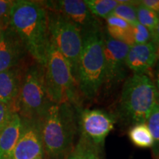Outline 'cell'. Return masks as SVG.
<instances>
[{
  "mask_svg": "<svg viewBox=\"0 0 159 159\" xmlns=\"http://www.w3.org/2000/svg\"><path fill=\"white\" fill-rule=\"evenodd\" d=\"M44 69L47 96L52 103H70L80 109V93L68 61L50 41Z\"/></svg>",
  "mask_w": 159,
  "mask_h": 159,
  "instance_id": "5",
  "label": "cell"
},
{
  "mask_svg": "<svg viewBox=\"0 0 159 159\" xmlns=\"http://www.w3.org/2000/svg\"><path fill=\"white\" fill-rule=\"evenodd\" d=\"M10 27L35 62L44 66L50 39L47 9L42 2L14 1Z\"/></svg>",
  "mask_w": 159,
  "mask_h": 159,
  "instance_id": "1",
  "label": "cell"
},
{
  "mask_svg": "<svg viewBox=\"0 0 159 159\" xmlns=\"http://www.w3.org/2000/svg\"><path fill=\"white\" fill-rule=\"evenodd\" d=\"M151 78L153 80L155 85H156L159 92V59L157 60L156 64H155L153 69H152V77Z\"/></svg>",
  "mask_w": 159,
  "mask_h": 159,
  "instance_id": "27",
  "label": "cell"
},
{
  "mask_svg": "<svg viewBox=\"0 0 159 159\" xmlns=\"http://www.w3.org/2000/svg\"><path fill=\"white\" fill-rule=\"evenodd\" d=\"M139 2L159 15V0H142Z\"/></svg>",
  "mask_w": 159,
  "mask_h": 159,
  "instance_id": "26",
  "label": "cell"
},
{
  "mask_svg": "<svg viewBox=\"0 0 159 159\" xmlns=\"http://www.w3.org/2000/svg\"><path fill=\"white\" fill-rule=\"evenodd\" d=\"M105 57V83L111 87L122 81L126 72V57L130 46L116 41L103 33Z\"/></svg>",
  "mask_w": 159,
  "mask_h": 159,
  "instance_id": "10",
  "label": "cell"
},
{
  "mask_svg": "<svg viewBox=\"0 0 159 159\" xmlns=\"http://www.w3.org/2000/svg\"><path fill=\"white\" fill-rule=\"evenodd\" d=\"M133 33L135 44H143L152 41V33L139 23L133 27Z\"/></svg>",
  "mask_w": 159,
  "mask_h": 159,
  "instance_id": "23",
  "label": "cell"
},
{
  "mask_svg": "<svg viewBox=\"0 0 159 159\" xmlns=\"http://www.w3.org/2000/svg\"><path fill=\"white\" fill-rule=\"evenodd\" d=\"M49 11L61 13L75 24L82 33L102 29V24L82 0H58L42 2Z\"/></svg>",
  "mask_w": 159,
  "mask_h": 159,
  "instance_id": "9",
  "label": "cell"
},
{
  "mask_svg": "<svg viewBox=\"0 0 159 159\" xmlns=\"http://www.w3.org/2000/svg\"><path fill=\"white\" fill-rule=\"evenodd\" d=\"M87 7L94 16L106 19L119 5L118 0H85Z\"/></svg>",
  "mask_w": 159,
  "mask_h": 159,
  "instance_id": "17",
  "label": "cell"
},
{
  "mask_svg": "<svg viewBox=\"0 0 159 159\" xmlns=\"http://www.w3.org/2000/svg\"><path fill=\"white\" fill-rule=\"evenodd\" d=\"M80 111L70 103H52L47 109L41 119V136L44 153L50 159H66L74 150Z\"/></svg>",
  "mask_w": 159,
  "mask_h": 159,
  "instance_id": "2",
  "label": "cell"
},
{
  "mask_svg": "<svg viewBox=\"0 0 159 159\" xmlns=\"http://www.w3.org/2000/svg\"><path fill=\"white\" fill-rule=\"evenodd\" d=\"M139 1H119V5L111 16H115L128 22L134 27L138 24L136 16V6Z\"/></svg>",
  "mask_w": 159,
  "mask_h": 159,
  "instance_id": "18",
  "label": "cell"
},
{
  "mask_svg": "<svg viewBox=\"0 0 159 159\" xmlns=\"http://www.w3.org/2000/svg\"><path fill=\"white\" fill-rule=\"evenodd\" d=\"M116 118L100 109H83L79 112L78 127L80 137L102 153L105 141L114 128Z\"/></svg>",
  "mask_w": 159,
  "mask_h": 159,
  "instance_id": "8",
  "label": "cell"
},
{
  "mask_svg": "<svg viewBox=\"0 0 159 159\" xmlns=\"http://www.w3.org/2000/svg\"><path fill=\"white\" fill-rule=\"evenodd\" d=\"M74 150L79 159H101L100 153L82 137H80Z\"/></svg>",
  "mask_w": 159,
  "mask_h": 159,
  "instance_id": "21",
  "label": "cell"
},
{
  "mask_svg": "<svg viewBox=\"0 0 159 159\" xmlns=\"http://www.w3.org/2000/svg\"><path fill=\"white\" fill-rule=\"evenodd\" d=\"M158 101L159 92L153 80L147 75L134 74L123 85L118 105L119 118L131 125L146 123Z\"/></svg>",
  "mask_w": 159,
  "mask_h": 159,
  "instance_id": "3",
  "label": "cell"
},
{
  "mask_svg": "<svg viewBox=\"0 0 159 159\" xmlns=\"http://www.w3.org/2000/svg\"><path fill=\"white\" fill-rule=\"evenodd\" d=\"M105 21H106L107 27H117V28L122 29H129L132 27V26H130L128 22H126L123 19L117 16H110L105 19Z\"/></svg>",
  "mask_w": 159,
  "mask_h": 159,
  "instance_id": "25",
  "label": "cell"
},
{
  "mask_svg": "<svg viewBox=\"0 0 159 159\" xmlns=\"http://www.w3.org/2000/svg\"><path fill=\"white\" fill-rule=\"evenodd\" d=\"M21 134L9 159H35L43 156L41 120L21 119Z\"/></svg>",
  "mask_w": 159,
  "mask_h": 159,
  "instance_id": "11",
  "label": "cell"
},
{
  "mask_svg": "<svg viewBox=\"0 0 159 159\" xmlns=\"http://www.w3.org/2000/svg\"><path fill=\"white\" fill-rule=\"evenodd\" d=\"M157 56H158V59H159V46H157Z\"/></svg>",
  "mask_w": 159,
  "mask_h": 159,
  "instance_id": "31",
  "label": "cell"
},
{
  "mask_svg": "<svg viewBox=\"0 0 159 159\" xmlns=\"http://www.w3.org/2000/svg\"><path fill=\"white\" fill-rule=\"evenodd\" d=\"M22 120L15 113L11 122L0 133V159H9L21 134Z\"/></svg>",
  "mask_w": 159,
  "mask_h": 159,
  "instance_id": "15",
  "label": "cell"
},
{
  "mask_svg": "<svg viewBox=\"0 0 159 159\" xmlns=\"http://www.w3.org/2000/svg\"><path fill=\"white\" fill-rule=\"evenodd\" d=\"M152 41L156 46H159V18L158 25L156 26V28L154 30L153 33H152Z\"/></svg>",
  "mask_w": 159,
  "mask_h": 159,
  "instance_id": "28",
  "label": "cell"
},
{
  "mask_svg": "<svg viewBox=\"0 0 159 159\" xmlns=\"http://www.w3.org/2000/svg\"><path fill=\"white\" fill-rule=\"evenodd\" d=\"M103 33L101 29L83 33L77 85L80 94L89 100L97 96L105 83Z\"/></svg>",
  "mask_w": 159,
  "mask_h": 159,
  "instance_id": "4",
  "label": "cell"
},
{
  "mask_svg": "<svg viewBox=\"0 0 159 159\" xmlns=\"http://www.w3.org/2000/svg\"><path fill=\"white\" fill-rule=\"evenodd\" d=\"M14 114L9 105L0 102V133L9 124Z\"/></svg>",
  "mask_w": 159,
  "mask_h": 159,
  "instance_id": "24",
  "label": "cell"
},
{
  "mask_svg": "<svg viewBox=\"0 0 159 159\" xmlns=\"http://www.w3.org/2000/svg\"><path fill=\"white\" fill-rule=\"evenodd\" d=\"M35 159H44V158H43V156H40V157H38V158H35Z\"/></svg>",
  "mask_w": 159,
  "mask_h": 159,
  "instance_id": "32",
  "label": "cell"
},
{
  "mask_svg": "<svg viewBox=\"0 0 159 159\" xmlns=\"http://www.w3.org/2000/svg\"><path fill=\"white\" fill-rule=\"evenodd\" d=\"M66 159H79V158H78V156H77L76 152H75V150H73L72 152L69 154V156L67 157Z\"/></svg>",
  "mask_w": 159,
  "mask_h": 159,
  "instance_id": "29",
  "label": "cell"
},
{
  "mask_svg": "<svg viewBox=\"0 0 159 159\" xmlns=\"http://www.w3.org/2000/svg\"><path fill=\"white\" fill-rule=\"evenodd\" d=\"M14 1L0 0V28L3 30L10 27L11 13Z\"/></svg>",
  "mask_w": 159,
  "mask_h": 159,
  "instance_id": "22",
  "label": "cell"
},
{
  "mask_svg": "<svg viewBox=\"0 0 159 159\" xmlns=\"http://www.w3.org/2000/svg\"><path fill=\"white\" fill-rule=\"evenodd\" d=\"M44 82V69L35 63L24 74L19 102L18 114L21 119L41 120L50 106Z\"/></svg>",
  "mask_w": 159,
  "mask_h": 159,
  "instance_id": "6",
  "label": "cell"
},
{
  "mask_svg": "<svg viewBox=\"0 0 159 159\" xmlns=\"http://www.w3.org/2000/svg\"><path fill=\"white\" fill-rule=\"evenodd\" d=\"M24 74L19 66L0 72V102L9 105L15 113H18Z\"/></svg>",
  "mask_w": 159,
  "mask_h": 159,
  "instance_id": "14",
  "label": "cell"
},
{
  "mask_svg": "<svg viewBox=\"0 0 159 159\" xmlns=\"http://www.w3.org/2000/svg\"><path fill=\"white\" fill-rule=\"evenodd\" d=\"M157 60V46L150 41L143 44L131 46L125 63L126 66L134 71V74L147 75L151 78L152 69Z\"/></svg>",
  "mask_w": 159,
  "mask_h": 159,
  "instance_id": "12",
  "label": "cell"
},
{
  "mask_svg": "<svg viewBox=\"0 0 159 159\" xmlns=\"http://www.w3.org/2000/svg\"><path fill=\"white\" fill-rule=\"evenodd\" d=\"M26 51L21 39L11 27L5 30L0 41V72L19 66Z\"/></svg>",
  "mask_w": 159,
  "mask_h": 159,
  "instance_id": "13",
  "label": "cell"
},
{
  "mask_svg": "<svg viewBox=\"0 0 159 159\" xmlns=\"http://www.w3.org/2000/svg\"><path fill=\"white\" fill-rule=\"evenodd\" d=\"M3 30H2L0 28V41H1V39L2 38V35H3Z\"/></svg>",
  "mask_w": 159,
  "mask_h": 159,
  "instance_id": "30",
  "label": "cell"
},
{
  "mask_svg": "<svg viewBox=\"0 0 159 159\" xmlns=\"http://www.w3.org/2000/svg\"><path fill=\"white\" fill-rule=\"evenodd\" d=\"M47 17L50 41L68 61L77 84L78 63L83 47L82 31L72 21L57 12L47 10Z\"/></svg>",
  "mask_w": 159,
  "mask_h": 159,
  "instance_id": "7",
  "label": "cell"
},
{
  "mask_svg": "<svg viewBox=\"0 0 159 159\" xmlns=\"http://www.w3.org/2000/svg\"><path fill=\"white\" fill-rule=\"evenodd\" d=\"M146 124L153 139V145L151 148L152 158L159 159V101L150 113Z\"/></svg>",
  "mask_w": 159,
  "mask_h": 159,
  "instance_id": "19",
  "label": "cell"
},
{
  "mask_svg": "<svg viewBox=\"0 0 159 159\" xmlns=\"http://www.w3.org/2000/svg\"><path fill=\"white\" fill-rule=\"evenodd\" d=\"M128 136L135 146L140 148H152L153 139L146 123L132 125L129 129Z\"/></svg>",
  "mask_w": 159,
  "mask_h": 159,
  "instance_id": "16",
  "label": "cell"
},
{
  "mask_svg": "<svg viewBox=\"0 0 159 159\" xmlns=\"http://www.w3.org/2000/svg\"><path fill=\"white\" fill-rule=\"evenodd\" d=\"M136 16L138 23L148 28L151 33H153L158 22V15L147 8L139 1V4L136 6Z\"/></svg>",
  "mask_w": 159,
  "mask_h": 159,
  "instance_id": "20",
  "label": "cell"
}]
</instances>
